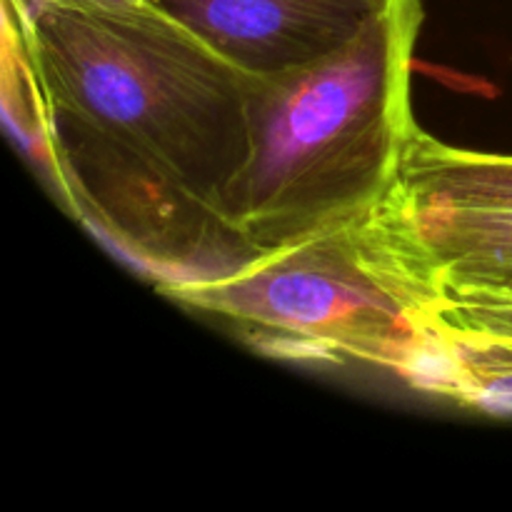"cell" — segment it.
<instances>
[{"mask_svg":"<svg viewBox=\"0 0 512 512\" xmlns=\"http://www.w3.org/2000/svg\"><path fill=\"white\" fill-rule=\"evenodd\" d=\"M25 60L28 153L80 225L165 283L260 260L225 218L250 158L255 75L150 0H3Z\"/></svg>","mask_w":512,"mask_h":512,"instance_id":"obj_1","label":"cell"},{"mask_svg":"<svg viewBox=\"0 0 512 512\" xmlns=\"http://www.w3.org/2000/svg\"><path fill=\"white\" fill-rule=\"evenodd\" d=\"M420 0H390L333 53L255 75L250 158L225 218L265 258L378 210L415 130L410 68Z\"/></svg>","mask_w":512,"mask_h":512,"instance_id":"obj_2","label":"cell"},{"mask_svg":"<svg viewBox=\"0 0 512 512\" xmlns=\"http://www.w3.org/2000/svg\"><path fill=\"white\" fill-rule=\"evenodd\" d=\"M158 293L218 318L255 353L293 363H368L415 385L438 348L435 270L395 193L355 223Z\"/></svg>","mask_w":512,"mask_h":512,"instance_id":"obj_3","label":"cell"},{"mask_svg":"<svg viewBox=\"0 0 512 512\" xmlns=\"http://www.w3.org/2000/svg\"><path fill=\"white\" fill-rule=\"evenodd\" d=\"M250 75L313 63L360 33L390 0H150Z\"/></svg>","mask_w":512,"mask_h":512,"instance_id":"obj_4","label":"cell"},{"mask_svg":"<svg viewBox=\"0 0 512 512\" xmlns=\"http://www.w3.org/2000/svg\"><path fill=\"white\" fill-rule=\"evenodd\" d=\"M405 225L435 275L512 278V210L408 203L395 188Z\"/></svg>","mask_w":512,"mask_h":512,"instance_id":"obj_5","label":"cell"},{"mask_svg":"<svg viewBox=\"0 0 512 512\" xmlns=\"http://www.w3.org/2000/svg\"><path fill=\"white\" fill-rule=\"evenodd\" d=\"M398 193L415 205L512 210V155L455 148L415 125Z\"/></svg>","mask_w":512,"mask_h":512,"instance_id":"obj_6","label":"cell"},{"mask_svg":"<svg viewBox=\"0 0 512 512\" xmlns=\"http://www.w3.org/2000/svg\"><path fill=\"white\" fill-rule=\"evenodd\" d=\"M413 388L478 413L512 418V338L438 330V348Z\"/></svg>","mask_w":512,"mask_h":512,"instance_id":"obj_7","label":"cell"},{"mask_svg":"<svg viewBox=\"0 0 512 512\" xmlns=\"http://www.w3.org/2000/svg\"><path fill=\"white\" fill-rule=\"evenodd\" d=\"M435 298L458 300V303L512 305V278L460 280L435 275Z\"/></svg>","mask_w":512,"mask_h":512,"instance_id":"obj_8","label":"cell"}]
</instances>
